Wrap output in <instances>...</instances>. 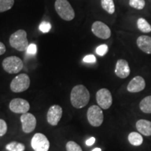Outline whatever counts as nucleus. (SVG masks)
<instances>
[{
    "label": "nucleus",
    "mask_w": 151,
    "mask_h": 151,
    "mask_svg": "<svg viewBox=\"0 0 151 151\" xmlns=\"http://www.w3.org/2000/svg\"><path fill=\"white\" fill-rule=\"evenodd\" d=\"M90 98L89 91L83 85L74 86L71 92V103L74 108H83L89 102Z\"/></svg>",
    "instance_id": "f257e3e1"
},
{
    "label": "nucleus",
    "mask_w": 151,
    "mask_h": 151,
    "mask_svg": "<svg viewBox=\"0 0 151 151\" xmlns=\"http://www.w3.org/2000/svg\"><path fill=\"white\" fill-rule=\"evenodd\" d=\"M9 43L12 48L22 52L27 50L29 42L27 39V32L23 29H19L15 32L9 38Z\"/></svg>",
    "instance_id": "f03ea898"
},
{
    "label": "nucleus",
    "mask_w": 151,
    "mask_h": 151,
    "mask_svg": "<svg viewBox=\"0 0 151 151\" xmlns=\"http://www.w3.org/2000/svg\"><path fill=\"white\" fill-rule=\"evenodd\" d=\"M55 9L60 18L66 21H71L75 18V12L67 0H56Z\"/></svg>",
    "instance_id": "7ed1b4c3"
},
{
    "label": "nucleus",
    "mask_w": 151,
    "mask_h": 151,
    "mask_svg": "<svg viewBox=\"0 0 151 151\" xmlns=\"http://www.w3.org/2000/svg\"><path fill=\"white\" fill-rule=\"evenodd\" d=\"M30 86V78L26 73H21L13 79L10 88L14 92H22L27 90Z\"/></svg>",
    "instance_id": "20e7f679"
},
{
    "label": "nucleus",
    "mask_w": 151,
    "mask_h": 151,
    "mask_svg": "<svg viewBox=\"0 0 151 151\" xmlns=\"http://www.w3.org/2000/svg\"><path fill=\"white\" fill-rule=\"evenodd\" d=\"M3 69L9 73H17L23 68V62L16 56L6 58L2 62Z\"/></svg>",
    "instance_id": "39448f33"
},
{
    "label": "nucleus",
    "mask_w": 151,
    "mask_h": 151,
    "mask_svg": "<svg viewBox=\"0 0 151 151\" xmlns=\"http://www.w3.org/2000/svg\"><path fill=\"white\" fill-rule=\"evenodd\" d=\"M87 118L89 123L93 127H99L104 121V113L99 106L93 105L88 109Z\"/></svg>",
    "instance_id": "423d86ee"
},
{
    "label": "nucleus",
    "mask_w": 151,
    "mask_h": 151,
    "mask_svg": "<svg viewBox=\"0 0 151 151\" xmlns=\"http://www.w3.org/2000/svg\"><path fill=\"white\" fill-rule=\"evenodd\" d=\"M96 99L100 108L108 109L113 103V98L111 92L106 88H101L98 90L96 94Z\"/></svg>",
    "instance_id": "0eeeda50"
},
{
    "label": "nucleus",
    "mask_w": 151,
    "mask_h": 151,
    "mask_svg": "<svg viewBox=\"0 0 151 151\" xmlns=\"http://www.w3.org/2000/svg\"><path fill=\"white\" fill-rule=\"evenodd\" d=\"M31 146L35 151H48L50 142L44 134L37 133L32 139Z\"/></svg>",
    "instance_id": "6e6552de"
},
{
    "label": "nucleus",
    "mask_w": 151,
    "mask_h": 151,
    "mask_svg": "<svg viewBox=\"0 0 151 151\" xmlns=\"http://www.w3.org/2000/svg\"><path fill=\"white\" fill-rule=\"evenodd\" d=\"M91 30L96 37L101 39H108L111 35V31L108 25L101 21H95L92 24Z\"/></svg>",
    "instance_id": "1a4fd4ad"
},
{
    "label": "nucleus",
    "mask_w": 151,
    "mask_h": 151,
    "mask_svg": "<svg viewBox=\"0 0 151 151\" xmlns=\"http://www.w3.org/2000/svg\"><path fill=\"white\" fill-rule=\"evenodd\" d=\"M20 121L22 122V131L25 133H30V132H33L36 128L37 119L32 113H23L20 116Z\"/></svg>",
    "instance_id": "9d476101"
},
{
    "label": "nucleus",
    "mask_w": 151,
    "mask_h": 151,
    "mask_svg": "<svg viewBox=\"0 0 151 151\" xmlns=\"http://www.w3.org/2000/svg\"><path fill=\"white\" fill-rule=\"evenodd\" d=\"M30 106L27 100L21 98H16L12 99L9 104V109L16 113H25L29 110Z\"/></svg>",
    "instance_id": "9b49d317"
},
{
    "label": "nucleus",
    "mask_w": 151,
    "mask_h": 151,
    "mask_svg": "<svg viewBox=\"0 0 151 151\" xmlns=\"http://www.w3.org/2000/svg\"><path fill=\"white\" fill-rule=\"evenodd\" d=\"M62 109L59 105H52L47 113V121L50 125L56 126L61 120Z\"/></svg>",
    "instance_id": "f8f14e48"
},
{
    "label": "nucleus",
    "mask_w": 151,
    "mask_h": 151,
    "mask_svg": "<svg viewBox=\"0 0 151 151\" xmlns=\"http://www.w3.org/2000/svg\"><path fill=\"white\" fill-rule=\"evenodd\" d=\"M146 88V82L143 77L140 76H135L130 81L127 86L128 92L132 93H136L142 91Z\"/></svg>",
    "instance_id": "ddd939ff"
},
{
    "label": "nucleus",
    "mask_w": 151,
    "mask_h": 151,
    "mask_svg": "<svg viewBox=\"0 0 151 151\" xmlns=\"http://www.w3.org/2000/svg\"><path fill=\"white\" fill-rule=\"evenodd\" d=\"M115 73L120 78H126L130 74V68L127 61L125 60H118L116 62Z\"/></svg>",
    "instance_id": "4468645a"
},
{
    "label": "nucleus",
    "mask_w": 151,
    "mask_h": 151,
    "mask_svg": "<svg viewBox=\"0 0 151 151\" xmlns=\"http://www.w3.org/2000/svg\"><path fill=\"white\" fill-rule=\"evenodd\" d=\"M137 46L145 53L151 54V37L146 35L140 36L137 40Z\"/></svg>",
    "instance_id": "2eb2a0df"
},
{
    "label": "nucleus",
    "mask_w": 151,
    "mask_h": 151,
    "mask_svg": "<svg viewBox=\"0 0 151 151\" xmlns=\"http://www.w3.org/2000/svg\"><path fill=\"white\" fill-rule=\"evenodd\" d=\"M136 127L141 134L149 137L151 136V122L144 119L138 120L136 123Z\"/></svg>",
    "instance_id": "dca6fc26"
},
{
    "label": "nucleus",
    "mask_w": 151,
    "mask_h": 151,
    "mask_svg": "<svg viewBox=\"0 0 151 151\" xmlns=\"http://www.w3.org/2000/svg\"><path fill=\"white\" fill-rule=\"evenodd\" d=\"M128 141L132 146H139L143 143V139L142 136L138 132H131L128 136Z\"/></svg>",
    "instance_id": "f3484780"
},
{
    "label": "nucleus",
    "mask_w": 151,
    "mask_h": 151,
    "mask_svg": "<svg viewBox=\"0 0 151 151\" xmlns=\"http://www.w3.org/2000/svg\"><path fill=\"white\" fill-rule=\"evenodd\" d=\"M137 27L141 32L149 33L151 32V25L145 18H140L137 20Z\"/></svg>",
    "instance_id": "a211bd4d"
},
{
    "label": "nucleus",
    "mask_w": 151,
    "mask_h": 151,
    "mask_svg": "<svg viewBox=\"0 0 151 151\" xmlns=\"http://www.w3.org/2000/svg\"><path fill=\"white\" fill-rule=\"evenodd\" d=\"M141 111L145 113H151V95L145 97L139 104Z\"/></svg>",
    "instance_id": "6ab92c4d"
},
{
    "label": "nucleus",
    "mask_w": 151,
    "mask_h": 151,
    "mask_svg": "<svg viewBox=\"0 0 151 151\" xmlns=\"http://www.w3.org/2000/svg\"><path fill=\"white\" fill-rule=\"evenodd\" d=\"M101 5L103 9L109 14H113L115 13V4L113 0H101Z\"/></svg>",
    "instance_id": "aec40b11"
},
{
    "label": "nucleus",
    "mask_w": 151,
    "mask_h": 151,
    "mask_svg": "<svg viewBox=\"0 0 151 151\" xmlns=\"http://www.w3.org/2000/svg\"><path fill=\"white\" fill-rule=\"evenodd\" d=\"M6 150L9 151H24L25 149L24 145L23 143H18L16 141H13L6 146Z\"/></svg>",
    "instance_id": "412c9836"
},
{
    "label": "nucleus",
    "mask_w": 151,
    "mask_h": 151,
    "mask_svg": "<svg viewBox=\"0 0 151 151\" xmlns=\"http://www.w3.org/2000/svg\"><path fill=\"white\" fill-rule=\"evenodd\" d=\"M14 5V0H0V13L10 10Z\"/></svg>",
    "instance_id": "4be33fe9"
},
{
    "label": "nucleus",
    "mask_w": 151,
    "mask_h": 151,
    "mask_svg": "<svg viewBox=\"0 0 151 151\" xmlns=\"http://www.w3.org/2000/svg\"><path fill=\"white\" fill-rule=\"evenodd\" d=\"M129 4L132 8L137 10H141L145 7L146 1L145 0H129Z\"/></svg>",
    "instance_id": "5701e85b"
},
{
    "label": "nucleus",
    "mask_w": 151,
    "mask_h": 151,
    "mask_svg": "<svg viewBox=\"0 0 151 151\" xmlns=\"http://www.w3.org/2000/svg\"><path fill=\"white\" fill-rule=\"evenodd\" d=\"M66 148H67V151H83L82 148H81V146L78 143L72 141L67 142V145H66Z\"/></svg>",
    "instance_id": "b1692460"
},
{
    "label": "nucleus",
    "mask_w": 151,
    "mask_h": 151,
    "mask_svg": "<svg viewBox=\"0 0 151 151\" xmlns=\"http://www.w3.org/2000/svg\"><path fill=\"white\" fill-rule=\"evenodd\" d=\"M108 50V46L106 44H102L97 47V49H96V52H97V54L99 55V56H104V55L107 53Z\"/></svg>",
    "instance_id": "393cba45"
},
{
    "label": "nucleus",
    "mask_w": 151,
    "mask_h": 151,
    "mask_svg": "<svg viewBox=\"0 0 151 151\" xmlns=\"http://www.w3.org/2000/svg\"><path fill=\"white\" fill-rule=\"evenodd\" d=\"M39 30L43 33H47L51 29V24L48 22H42L39 25Z\"/></svg>",
    "instance_id": "a878e982"
},
{
    "label": "nucleus",
    "mask_w": 151,
    "mask_h": 151,
    "mask_svg": "<svg viewBox=\"0 0 151 151\" xmlns=\"http://www.w3.org/2000/svg\"><path fill=\"white\" fill-rule=\"evenodd\" d=\"M7 132V124L4 120L0 119V137H2Z\"/></svg>",
    "instance_id": "bb28decb"
},
{
    "label": "nucleus",
    "mask_w": 151,
    "mask_h": 151,
    "mask_svg": "<svg viewBox=\"0 0 151 151\" xmlns=\"http://www.w3.org/2000/svg\"><path fill=\"white\" fill-rule=\"evenodd\" d=\"M37 52V48L35 43L29 44L27 48V54L28 55H36Z\"/></svg>",
    "instance_id": "cd10ccee"
},
{
    "label": "nucleus",
    "mask_w": 151,
    "mask_h": 151,
    "mask_svg": "<svg viewBox=\"0 0 151 151\" xmlns=\"http://www.w3.org/2000/svg\"><path fill=\"white\" fill-rule=\"evenodd\" d=\"M83 60L86 63H94L96 62V58L94 55H88L84 57Z\"/></svg>",
    "instance_id": "c85d7f7f"
},
{
    "label": "nucleus",
    "mask_w": 151,
    "mask_h": 151,
    "mask_svg": "<svg viewBox=\"0 0 151 151\" xmlns=\"http://www.w3.org/2000/svg\"><path fill=\"white\" fill-rule=\"evenodd\" d=\"M95 142V138L94 137H90V139H88V140L86 141V144L88 146H91L94 144Z\"/></svg>",
    "instance_id": "c756f323"
},
{
    "label": "nucleus",
    "mask_w": 151,
    "mask_h": 151,
    "mask_svg": "<svg viewBox=\"0 0 151 151\" xmlns=\"http://www.w3.org/2000/svg\"><path fill=\"white\" fill-rule=\"evenodd\" d=\"M6 52V46L3 43L0 42V55L4 54Z\"/></svg>",
    "instance_id": "7c9ffc66"
},
{
    "label": "nucleus",
    "mask_w": 151,
    "mask_h": 151,
    "mask_svg": "<svg viewBox=\"0 0 151 151\" xmlns=\"http://www.w3.org/2000/svg\"><path fill=\"white\" fill-rule=\"evenodd\" d=\"M92 151H101V149L99 148H96L93 149V150H92Z\"/></svg>",
    "instance_id": "2f4dec72"
}]
</instances>
